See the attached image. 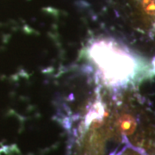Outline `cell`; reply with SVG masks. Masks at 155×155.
Wrapping results in <instances>:
<instances>
[{"instance_id":"cell-1","label":"cell","mask_w":155,"mask_h":155,"mask_svg":"<svg viewBox=\"0 0 155 155\" xmlns=\"http://www.w3.org/2000/svg\"><path fill=\"white\" fill-rule=\"evenodd\" d=\"M88 57L104 84L121 88L138 77L140 62L138 57L113 38H100L90 45Z\"/></svg>"}]
</instances>
